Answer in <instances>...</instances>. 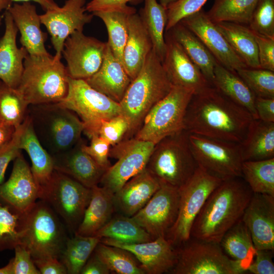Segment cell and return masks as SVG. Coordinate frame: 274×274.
Here are the masks:
<instances>
[{"mask_svg": "<svg viewBox=\"0 0 274 274\" xmlns=\"http://www.w3.org/2000/svg\"><path fill=\"white\" fill-rule=\"evenodd\" d=\"M4 18L5 30L0 38V80L7 85L17 88L23 72L24 60L28 53L23 47L17 46L18 30L7 10Z\"/></svg>", "mask_w": 274, "mask_h": 274, "instance_id": "obj_24", "label": "cell"}, {"mask_svg": "<svg viewBox=\"0 0 274 274\" xmlns=\"http://www.w3.org/2000/svg\"><path fill=\"white\" fill-rule=\"evenodd\" d=\"M129 128L127 119L121 114L104 121L99 127L98 135L113 146L120 143Z\"/></svg>", "mask_w": 274, "mask_h": 274, "instance_id": "obj_48", "label": "cell"}, {"mask_svg": "<svg viewBox=\"0 0 274 274\" xmlns=\"http://www.w3.org/2000/svg\"><path fill=\"white\" fill-rule=\"evenodd\" d=\"M83 268L81 274H109L110 271L93 251Z\"/></svg>", "mask_w": 274, "mask_h": 274, "instance_id": "obj_57", "label": "cell"}, {"mask_svg": "<svg viewBox=\"0 0 274 274\" xmlns=\"http://www.w3.org/2000/svg\"><path fill=\"white\" fill-rule=\"evenodd\" d=\"M253 194L242 177L222 181L195 218L190 237L219 244L224 234L242 219Z\"/></svg>", "mask_w": 274, "mask_h": 274, "instance_id": "obj_2", "label": "cell"}, {"mask_svg": "<svg viewBox=\"0 0 274 274\" xmlns=\"http://www.w3.org/2000/svg\"><path fill=\"white\" fill-rule=\"evenodd\" d=\"M132 7L119 10L97 11L92 13L101 19L105 24L108 33L107 42L114 55L123 65V52L128 37L129 16L135 13Z\"/></svg>", "mask_w": 274, "mask_h": 274, "instance_id": "obj_36", "label": "cell"}, {"mask_svg": "<svg viewBox=\"0 0 274 274\" xmlns=\"http://www.w3.org/2000/svg\"><path fill=\"white\" fill-rule=\"evenodd\" d=\"M273 250H256L253 260L246 272L253 274H273Z\"/></svg>", "mask_w": 274, "mask_h": 274, "instance_id": "obj_53", "label": "cell"}, {"mask_svg": "<svg viewBox=\"0 0 274 274\" xmlns=\"http://www.w3.org/2000/svg\"><path fill=\"white\" fill-rule=\"evenodd\" d=\"M107 42L76 31L65 40L62 55L66 62L68 77L85 80L100 68L104 57Z\"/></svg>", "mask_w": 274, "mask_h": 274, "instance_id": "obj_16", "label": "cell"}, {"mask_svg": "<svg viewBox=\"0 0 274 274\" xmlns=\"http://www.w3.org/2000/svg\"><path fill=\"white\" fill-rule=\"evenodd\" d=\"M152 49L150 38L136 12L128 20V37L123 52V65L132 81L138 75Z\"/></svg>", "mask_w": 274, "mask_h": 274, "instance_id": "obj_28", "label": "cell"}, {"mask_svg": "<svg viewBox=\"0 0 274 274\" xmlns=\"http://www.w3.org/2000/svg\"><path fill=\"white\" fill-rule=\"evenodd\" d=\"M93 236L100 238H109L130 244L149 242L153 239L131 217L122 214L112 217Z\"/></svg>", "mask_w": 274, "mask_h": 274, "instance_id": "obj_39", "label": "cell"}, {"mask_svg": "<svg viewBox=\"0 0 274 274\" xmlns=\"http://www.w3.org/2000/svg\"><path fill=\"white\" fill-rule=\"evenodd\" d=\"M256 250L274 251V196L253 193L242 217Z\"/></svg>", "mask_w": 274, "mask_h": 274, "instance_id": "obj_22", "label": "cell"}, {"mask_svg": "<svg viewBox=\"0 0 274 274\" xmlns=\"http://www.w3.org/2000/svg\"><path fill=\"white\" fill-rule=\"evenodd\" d=\"M15 129L13 126L0 123V150L11 141Z\"/></svg>", "mask_w": 274, "mask_h": 274, "instance_id": "obj_58", "label": "cell"}, {"mask_svg": "<svg viewBox=\"0 0 274 274\" xmlns=\"http://www.w3.org/2000/svg\"><path fill=\"white\" fill-rule=\"evenodd\" d=\"M173 274H241L239 264L230 259L219 243L190 237L177 247Z\"/></svg>", "mask_w": 274, "mask_h": 274, "instance_id": "obj_11", "label": "cell"}, {"mask_svg": "<svg viewBox=\"0 0 274 274\" xmlns=\"http://www.w3.org/2000/svg\"><path fill=\"white\" fill-rule=\"evenodd\" d=\"M84 142L81 138L70 149L51 156L55 170L91 189L98 185L106 170L83 150Z\"/></svg>", "mask_w": 274, "mask_h": 274, "instance_id": "obj_23", "label": "cell"}, {"mask_svg": "<svg viewBox=\"0 0 274 274\" xmlns=\"http://www.w3.org/2000/svg\"><path fill=\"white\" fill-rule=\"evenodd\" d=\"M114 195L102 186L97 185L92 188L90 200L74 234L93 236L105 225L116 210Z\"/></svg>", "mask_w": 274, "mask_h": 274, "instance_id": "obj_30", "label": "cell"}, {"mask_svg": "<svg viewBox=\"0 0 274 274\" xmlns=\"http://www.w3.org/2000/svg\"><path fill=\"white\" fill-rule=\"evenodd\" d=\"M86 5V0H66L62 7L40 15L41 24L50 35L56 57L61 58L67 38L75 31H83L84 26L92 21L94 15L87 12Z\"/></svg>", "mask_w": 274, "mask_h": 274, "instance_id": "obj_17", "label": "cell"}, {"mask_svg": "<svg viewBox=\"0 0 274 274\" xmlns=\"http://www.w3.org/2000/svg\"><path fill=\"white\" fill-rule=\"evenodd\" d=\"M208 0H177L166 8L167 20L165 30L167 32L183 19L200 10Z\"/></svg>", "mask_w": 274, "mask_h": 274, "instance_id": "obj_47", "label": "cell"}, {"mask_svg": "<svg viewBox=\"0 0 274 274\" xmlns=\"http://www.w3.org/2000/svg\"><path fill=\"white\" fill-rule=\"evenodd\" d=\"M29 105L17 88L0 81V123L16 128L26 117Z\"/></svg>", "mask_w": 274, "mask_h": 274, "instance_id": "obj_43", "label": "cell"}, {"mask_svg": "<svg viewBox=\"0 0 274 274\" xmlns=\"http://www.w3.org/2000/svg\"><path fill=\"white\" fill-rule=\"evenodd\" d=\"M144 6L139 14L143 24L150 38L152 50L163 61L166 44L164 37L167 20L166 8L157 0H144Z\"/></svg>", "mask_w": 274, "mask_h": 274, "instance_id": "obj_37", "label": "cell"}, {"mask_svg": "<svg viewBox=\"0 0 274 274\" xmlns=\"http://www.w3.org/2000/svg\"><path fill=\"white\" fill-rule=\"evenodd\" d=\"M17 88L29 105L57 104L66 95L68 75L61 58L28 54Z\"/></svg>", "mask_w": 274, "mask_h": 274, "instance_id": "obj_4", "label": "cell"}, {"mask_svg": "<svg viewBox=\"0 0 274 274\" xmlns=\"http://www.w3.org/2000/svg\"><path fill=\"white\" fill-rule=\"evenodd\" d=\"M21 244L33 260L60 258L67 237L57 214L45 201H36L21 216Z\"/></svg>", "mask_w": 274, "mask_h": 274, "instance_id": "obj_5", "label": "cell"}, {"mask_svg": "<svg viewBox=\"0 0 274 274\" xmlns=\"http://www.w3.org/2000/svg\"><path fill=\"white\" fill-rule=\"evenodd\" d=\"M160 186L146 168L114 193L116 210L124 216H133L146 205Z\"/></svg>", "mask_w": 274, "mask_h": 274, "instance_id": "obj_25", "label": "cell"}, {"mask_svg": "<svg viewBox=\"0 0 274 274\" xmlns=\"http://www.w3.org/2000/svg\"><path fill=\"white\" fill-rule=\"evenodd\" d=\"M22 214L0 200V251L21 244Z\"/></svg>", "mask_w": 274, "mask_h": 274, "instance_id": "obj_44", "label": "cell"}, {"mask_svg": "<svg viewBox=\"0 0 274 274\" xmlns=\"http://www.w3.org/2000/svg\"><path fill=\"white\" fill-rule=\"evenodd\" d=\"M0 274H14L13 258L6 265L0 268Z\"/></svg>", "mask_w": 274, "mask_h": 274, "instance_id": "obj_60", "label": "cell"}, {"mask_svg": "<svg viewBox=\"0 0 274 274\" xmlns=\"http://www.w3.org/2000/svg\"><path fill=\"white\" fill-rule=\"evenodd\" d=\"M168 31L212 85L214 70L217 61L201 40L180 22Z\"/></svg>", "mask_w": 274, "mask_h": 274, "instance_id": "obj_34", "label": "cell"}, {"mask_svg": "<svg viewBox=\"0 0 274 274\" xmlns=\"http://www.w3.org/2000/svg\"><path fill=\"white\" fill-rule=\"evenodd\" d=\"M144 0H91L86 5L89 13L97 11L115 10L124 9L128 6L127 4H138Z\"/></svg>", "mask_w": 274, "mask_h": 274, "instance_id": "obj_54", "label": "cell"}, {"mask_svg": "<svg viewBox=\"0 0 274 274\" xmlns=\"http://www.w3.org/2000/svg\"><path fill=\"white\" fill-rule=\"evenodd\" d=\"M23 123L19 147L25 150L30 157V169L38 186L40 196L41 192L50 181L55 170L53 160L38 139L28 114Z\"/></svg>", "mask_w": 274, "mask_h": 274, "instance_id": "obj_29", "label": "cell"}, {"mask_svg": "<svg viewBox=\"0 0 274 274\" xmlns=\"http://www.w3.org/2000/svg\"><path fill=\"white\" fill-rule=\"evenodd\" d=\"M100 238L75 234L66 241L59 260L68 274H79L93 253Z\"/></svg>", "mask_w": 274, "mask_h": 274, "instance_id": "obj_38", "label": "cell"}, {"mask_svg": "<svg viewBox=\"0 0 274 274\" xmlns=\"http://www.w3.org/2000/svg\"><path fill=\"white\" fill-rule=\"evenodd\" d=\"M215 23L230 47L247 67L260 68L255 35L249 27L231 22L223 21Z\"/></svg>", "mask_w": 274, "mask_h": 274, "instance_id": "obj_33", "label": "cell"}, {"mask_svg": "<svg viewBox=\"0 0 274 274\" xmlns=\"http://www.w3.org/2000/svg\"><path fill=\"white\" fill-rule=\"evenodd\" d=\"M193 94L190 90L173 86L148 113L133 137L155 145L163 138L184 130L185 116Z\"/></svg>", "mask_w": 274, "mask_h": 274, "instance_id": "obj_9", "label": "cell"}, {"mask_svg": "<svg viewBox=\"0 0 274 274\" xmlns=\"http://www.w3.org/2000/svg\"><path fill=\"white\" fill-rule=\"evenodd\" d=\"M15 2H34L39 4L42 9L46 11L47 10L54 9L58 7V5L55 0H11Z\"/></svg>", "mask_w": 274, "mask_h": 274, "instance_id": "obj_59", "label": "cell"}, {"mask_svg": "<svg viewBox=\"0 0 274 274\" xmlns=\"http://www.w3.org/2000/svg\"><path fill=\"white\" fill-rule=\"evenodd\" d=\"M12 2L11 0H0V12L8 9L12 6Z\"/></svg>", "mask_w": 274, "mask_h": 274, "instance_id": "obj_61", "label": "cell"}, {"mask_svg": "<svg viewBox=\"0 0 274 274\" xmlns=\"http://www.w3.org/2000/svg\"><path fill=\"white\" fill-rule=\"evenodd\" d=\"M189 135L187 131L183 130L163 138L155 145L146 168L160 186L179 189L197 168Z\"/></svg>", "mask_w": 274, "mask_h": 274, "instance_id": "obj_7", "label": "cell"}, {"mask_svg": "<svg viewBox=\"0 0 274 274\" xmlns=\"http://www.w3.org/2000/svg\"><path fill=\"white\" fill-rule=\"evenodd\" d=\"M91 196V189L71 177L54 170L39 199L47 202L75 232L79 226Z\"/></svg>", "mask_w": 274, "mask_h": 274, "instance_id": "obj_12", "label": "cell"}, {"mask_svg": "<svg viewBox=\"0 0 274 274\" xmlns=\"http://www.w3.org/2000/svg\"><path fill=\"white\" fill-rule=\"evenodd\" d=\"M2 19H3V16L0 15V24L1 23Z\"/></svg>", "mask_w": 274, "mask_h": 274, "instance_id": "obj_63", "label": "cell"}, {"mask_svg": "<svg viewBox=\"0 0 274 274\" xmlns=\"http://www.w3.org/2000/svg\"><path fill=\"white\" fill-rule=\"evenodd\" d=\"M239 144L243 161L274 158V122L253 119Z\"/></svg>", "mask_w": 274, "mask_h": 274, "instance_id": "obj_31", "label": "cell"}, {"mask_svg": "<svg viewBox=\"0 0 274 274\" xmlns=\"http://www.w3.org/2000/svg\"><path fill=\"white\" fill-rule=\"evenodd\" d=\"M219 244L223 252L246 272L256 250L251 233L242 219L224 234Z\"/></svg>", "mask_w": 274, "mask_h": 274, "instance_id": "obj_35", "label": "cell"}, {"mask_svg": "<svg viewBox=\"0 0 274 274\" xmlns=\"http://www.w3.org/2000/svg\"><path fill=\"white\" fill-rule=\"evenodd\" d=\"M100 242L130 252L147 274L170 272L177 260V248L165 236L134 244L123 243L109 238H101Z\"/></svg>", "mask_w": 274, "mask_h": 274, "instance_id": "obj_19", "label": "cell"}, {"mask_svg": "<svg viewBox=\"0 0 274 274\" xmlns=\"http://www.w3.org/2000/svg\"><path fill=\"white\" fill-rule=\"evenodd\" d=\"M173 86L162 62L152 49L119 102L120 114L127 119L129 125L123 139L135 135L148 113L169 93Z\"/></svg>", "mask_w": 274, "mask_h": 274, "instance_id": "obj_3", "label": "cell"}, {"mask_svg": "<svg viewBox=\"0 0 274 274\" xmlns=\"http://www.w3.org/2000/svg\"><path fill=\"white\" fill-rule=\"evenodd\" d=\"M85 80L93 88L119 104L131 81L123 65L114 55L107 42L100 68L93 75Z\"/></svg>", "mask_w": 274, "mask_h": 274, "instance_id": "obj_27", "label": "cell"}, {"mask_svg": "<svg viewBox=\"0 0 274 274\" xmlns=\"http://www.w3.org/2000/svg\"><path fill=\"white\" fill-rule=\"evenodd\" d=\"M89 146L84 142L82 148L101 167L107 170L111 166L109 160L110 144L105 140L95 134L90 138Z\"/></svg>", "mask_w": 274, "mask_h": 274, "instance_id": "obj_49", "label": "cell"}, {"mask_svg": "<svg viewBox=\"0 0 274 274\" xmlns=\"http://www.w3.org/2000/svg\"><path fill=\"white\" fill-rule=\"evenodd\" d=\"M236 72L256 97L274 98L273 71L246 67Z\"/></svg>", "mask_w": 274, "mask_h": 274, "instance_id": "obj_45", "label": "cell"}, {"mask_svg": "<svg viewBox=\"0 0 274 274\" xmlns=\"http://www.w3.org/2000/svg\"><path fill=\"white\" fill-rule=\"evenodd\" d=\"M94 253L110 272L118 274H145L139 262L128 251L99 242Z\"/></svg>", "mask_w": 274, "mask_h": 274, "instance_id": "obj_42", "label": "cell"}, {"mask_svg": "<svg viewBox=\"0 0 274 274\" xmlns=\"http://www.w3.org/2000/svg\"></svg>", "mask_w": 274, "mask_h": 274, "instance_id": "obj_64", "label": "cell"}, {"mask_svg": "<svg viewBox=\"0 0 274 274\" xmlns=\"http://www.w3.org/2000/svg\"><path fill=\"white\" fill-rule=\"evenodd\" d=\"M23 127V122L16 128L11 141L0 150V185L4 183L5 174L9 163L21 154L19 142Z\"/></svg>", "mask_w": 274, "mask_h": 274, "instance_id": "obj_50", "label": "cell"}, {"mask_svg": "<svg viewBox=\"0 0 274 274\" xmlns=\"http://www.w3.org/2000/svg\"><path fill=\"white\" fill-rule=\"evenodd\" d=\"M165 40L166 49L162 64L173 86L190 90L194 94L212 86L170 34Z\"/></svg>", "mask_w": 274, "mask_h": 274, "instance_id": "obj_20", "label": "cell"}, {"mask_svg": "<svg viewBox=\"0 0 274 274\" xmlns=\"http://www.w3.org/2000/svg\"><path fill=\"white\" fill-rule=\"evenodd\" d=\"M253 119L249 111L212 86L193 94L185 116L184 130L189 133L240 143Z\"/></svg>", "mask_w": 274, "mask_h": 274, "instance_id": "obj_1", "label": "cell"}, {"mask_svg": "<svg viewBox=\"0 0 274 274\" xmlns=\"http://www.w3.org/2000/svg\"><path fill=\"white\" fill-rule=\"evenodd\" d=\"M180 22L193 32L216 61L226 68L236 72L247 67L202 9Z\"/></svg>", "mask_w": 274, "mask_h": 274, "instance_id": "obj_18", "label": "cell"}, {"mask_svg": "<svg viewBox=\"0 0 274 274\" xmlns=\"http://www.w3.org/2000/svg\"><path fill=\"white\" fill-rule=\"evenodd\" d=\"M39 198V190L30 167L21 153L13 163L9 179L0 185V200L23 213Z\"/></svg>", "mask_w": 274, "mask_h": 274, "instance_id": "obj_21", "label": "cell"}, {"mask_svg": "<svg viewBox=\"0 0 274 274\" xmlns=\"http://www.w3.org/2000/svg\"><path fill=\"white\" fill-rule=\"evenodd\" d=\"M30 106L27 114L36 134L51 155L70 149L81 139L84 124L72 111L57 104Z\"/></svg>", "mask_w": 274, "mask_h": 274, "instance_id": "obj_6", "label": "cell"}, {"mask_svg": "<svg viewBox=\"0 0 274 274\" xmlns=\"http://www.w3.org/2000/svg\"><path fill=\"white\" fill-rule=\"evenodd\" d=\"M255 107L258 119L274 122V98L256 97Z\"/></svg>", "mask_w": 274, "mask_h": 274, "instance_id": "obj_56", "label": "cell"}, {"mask_svg": "<svg viewBox=\"0 0 274 274\" xmlns=\"http://www.w3.org/2000/svg\"><path fill=\"white\" fill-rule=\"evenodd\" d=\"M212 86L233 102L249 111L253 119H258L255 107L256 96L236 72L226 68L217 62L214 70Z\"/></svg>", "mask_w": 274, "mask_h": 274, "instance_id": "obj_32", "label": "cell"}, {"mask_svg": "<svg viewBox=\"0 0 274 274\" xmlns=\"http://www.w3.org/2000/svg\"><path fill=\"white\" fill-rule=\"evenodd\" d=\"M254 33L258 48L260 68L274 72V38Z\"/></svg>", "mask_w": 274, "mask_h": 274, "instance_id": "obj_51", "label": "cell"}, {"mask_svg": "<svg viewBox=\"0 0 274 274\" xmlns=\"http://www.w3.org/2000/svg\"><path fill=\"white\" fill-rule=\"evenodd\" d=\"M189 141L198 166L222 181L242 177L239 143L191 133Z\"/></svg>", "mask_w": 274, "mask_h": 274, "instance_id": "obj_13", "label": "cell"}, {"mask_svg": "<svg viewBox=\"0 0 274 274\" xmlns=\"http://www.w3.org/2000/svg\"><path fill=\"white\" fill-rule=\"evenodd\" d=\"M7 10L20 32V43L28 54H48L45 45L47 35L41 28L40 16L36 7L30 2L15 3Z\"/></svg>", "mask_w": 274, "mask_h": 274, "instance_id": "obj_26", "label": "cell"}, {"mask_svg": "<svg viewBox=\"0 0 274 274\" xmlns=\"http://www.w3.org/2000/svg\"><path fill=\"white\" fill-rule=\"evenodd\" d=\"M65 97L57 103L75 113L84 124V132L90 139L101 122L120 114L119 104L91 87L85 80L68 77Z\"/></svg>", "mask_w": 274, "mask_h": 274, "instance_id": "obj_8", "label": "cell"}, {"mask_svg": "<svg viewBox=\"0 0 274 274\" xmlns=\"http://www.w3.org/2000/svg\"><path fill=\"white\" fill-rule=\"evenodd\" d=\"M41 274H66V269L59 259L47 257L33 260Z\"/></svg>", "mask_w": 274, "mask_h": 274, "instance_id": "obj_55", "label": "cell"}, {"mask_svg": "<svg viewBox=\"0 0 274 274\" xmlns=\"http://www.w3.org/2000/svg\"><path fill=\"white\" fill-rule=\"evenodd\" d=\"M222 180L198 166L192 177L179 188V212L175 223L165 237L175 247L190 238L194 221L211 192Z\"/></svg>", "mask_w": 274, "mask_h": 274, "instance_id": "obj_10", "label": "cell"}, {"mask_svg": "<svg viewBox=\"0 0 274 274\" xmlns=\"http://www.w3.org/2000/svg\"><path fill=\"white\" fill-rule=\"evenodd\" d=\"M179 189L161 185L132 219L152 238L165 236L177 219L179 207Z\"/></svg>", "mask_w": 274, "mask_h": 274, "instance_id": "obj_15", "label": "cell"}, {"mask_svg": "<svg viewBox=\"0 0 274 274\" xmlns=\"http://www.w3.org/2000/svg\"><path fill=\"white\" fill-rule=\"evenodd\" d=\"M155 144L136 139H124L110 149L109 157L117 159L104 174L100 183L115 193L130 179L146 168Z\"/></svg>", "mask_w": 274, "mask_h": 274, "instance_id": "obj_14", "label": "cell"}, {"mask_svg": "<svg viewBox=\"0 0 274 274\" xmlns=\"http://www.w3.org/2000/svg\"><path fill=\"white\" fill-rule=\"evenodd\" d=\"M248 25L254 33L274 38V0H259Z\"/></svg>", "mask_w": 274, "mask_h": 274, "instance_id": "obj_46", "label": "cell"}, {"mask_svg": "<svg viewBox=\"0 0 274 274\" xmlns=\"http://www.w3.org/2000/svg\"><path fill=\"white\" fill-rule=\"evenodd\" d=\"M177 0H159V3L166 8L169 5L175 2Z\"/></svg>", "mask_w": 274, "mask_h": 274, "instance_id": "obj_62", "label": "cell"}, {"mask_svg": "<svg viewBox=\"0 0 274 274\" xmlns=\"http://www.w3.org/2000/svg\"><path fill=\"white\" fill-rule=\"evenodd\" d=\"M259 0H215L207 12L214 22H231L248 25Z\"/></svg>", "mask_w": 274, "mask_h": 274, "instance_id": "obj_41", "label": "cell"}, {"mask_svg": "<svg viewBox=\"0 0 274 274\" xmlns=\"http://www.w3.org/2000/svg\"><path fill=\"white\" fill-rule=\"evenodd\" d=\"M242 175L253 193L274 196V158L243 161Z\"/></svg>", "mask_w": 274, "mask_h": 274, "instance_id": "obj_40", "label": "cell"}, {"mask_svg": "<svg viewBox=\"0 0 274 274\" xmlns=\"http://www.w3.org/2000/svg\"><path fill=\"white\" fill-rule=\"evenodd\" d=\"M14 274H41L36 266L29 251L22 245L14 249Z\"/></svg>", "mask_w": 274, "mask_h": 274, "instance_id": "obj_52", "label": "cell"}]
</instances>
